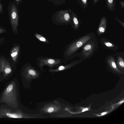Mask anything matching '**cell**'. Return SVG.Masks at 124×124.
Segmentation results:
<instances>
[{
  "mask_svg": "<svg viewBox=\"0 0 124 124\" xmlns=\"http://www.w3.org/2000/svg\"><path fill=\"white\" fill-rule=\"evenodd\" d=\"M116 55H114L116 57L117 59L116 61V64L117 67L122 69L124 68V53L122 52L116 53Z\"/></svg>",
  "mask_w": 124,
  "mask_h": 124,
  "instance_id": "obj_13",
  "label": "cell"
},
{
  "mask_svg": "<svg viewBox=\"0 0 124 124\" xmlns=\"http://www.w3.org/2000/svg\"><path fill=\"white\" fill-rule=\"evenodd\" d=\"M34 35L35 37L39 41L45 43H49L48 40L42 35L37 33H35Z\"/></svg>",
  "mask_w": 124,
  "mask_h": 124,
  "instance_id": "obj_16",
  "label": "cell"
},
{
  "mask_svg": "<svg viewBox=\"0 0 124 124\" xmlns=\"http://www.w3.org/2000/svg\"><path fill=\"white\" fill-rule=\"evenodd\" d=\"M72 11L69 9L56 12L52 16L53 23L57 25L71 24Z\"/></svg>",
  "mask_w": 124,
  "mask_h": 124,
  "instance_id": "obj_4",
  "label": "cell"
},
{
  "mask_svg": "<svg viewBox=\"0 0 124 124\" xmlns=\"http://www.w3.org/2000/svg\"><path fill=\"white\" fill-rule=\"evenodd\" d=\"M5 31L4 30L0 28V34L4 32Z\"/></svg>",
  "mask_w": 124,
  "mask_h": 124,
  "instance_id": "obj_23",
  "label": "cell"
},
{
  "mask_svg": "<svg viewBox=\"0 0 124 124\" xmlns=\"http://www.w3.org/2000/svg\"><path fill=\"white\" fill-rule=\"evenodd\" d=\"M1 101L13 108H16L18 107L16 88L14 82H11L2 94Z\"/></svg>",
  "mask_w": 124,
  "mask_h": 124,
  "instance_id": "obj_2",
  "label": "cell"
},
{
  "mask_svg": "<svg viewBox=\"0 0 124 124\" xmlns=\"http://www.w3.org/2000/svg\"><path fill=\"white\" fill-rule=\"evenodd\" d=\"M98 42L95 36L85 43L79 52L78 56L84 60L91 57L98 47Z\"/></svg>",
  "mask_w": 124,
  "mask_h": 124,
  "instance_id": "obj_3",
  "label": "cell"
},
{
  "mask_svg": "<svg viewBox=\"0 0 124 124\" xmlns=\"http://www.w3.org/2000/svg\"><path fill=\"white\" fill-rule=\"evenodd\" d=\"M81 23V21L78 16L73 11L71 24L72 28L75 30H77L79 28Z\"/></svg>",
  "mask_w": 124,
  "mask_h": 124,
  "instance_id": "obj_11",
  "label": "cell"
},
{
  "mask_svg": "<svg viewBox=\"0 0 124 124\" xmlns=\"http://www.w3.org/2000/svg\"><path fill=\"white\" fill-rule=\"evenodd\" d=\"M120 4L121 8H124V2L123 1H121L120 2Z\"/></svg>",
  "mask_w": 124,
  "mask_h": 124,
  "instance_id": "obj_21",
  "label": "cell"
},
{
  "mask_svg": "<svg viewBox=\"0 0 124 124\" xmlns=\"http://www.w3.org/2000/svg\"><path fill=\"white\" fill-rule=\"evenodd\" d=\"M100 0H92L93 4L94 5H95Z\"/></svg>",
  "mask_w": 124,
  "mask_h": 124,
  "instance_id": "obj_22",
  "label": "cell"
},
{
  "mask_svg": "<svg viewBox=\"0 0 124 124\" xmlns=\"http://www.w3.org/2000/svg\"><path fill=\"white\" fill-rule=\"evenodd\" d=\"M54 108L52 107H50L48 108L47 109V111L49 113L52 112L54 111Z\"/></svg>",
  "mask_w": 124,
  "mask_h": 124,
  "instance_id": "obj_19",
  "label": "cell"
},
{
  "mask_svg": "<svg viewBox=\"0 0 124 124\" xmlns=\"http://www.w3.org/2000/svg\"><path fill=\"white\" fill-rule=\"evenodd\" d=\"M88 110V108H85L84 109H83V110H82V112H83L84 111H86V110Z\"/></svg>",
  "mask_w": 124,
  "mask_h": 124,
  "instance_id": "obj_24",
  "label": "cell"
},
{
  "mask_svg": "<svg viewBox=\"0 0 124 124\" xmlns=\"http://www.w3.org/2000/svg\"><path fill=\"white\" fill-rule=\"evenodd\" d=\"M52 3L54 5L57 6L62 5L65 3V0H46Z\"/></svg>",
  "mask_w": 124,
  "mask_h": 124,
  "instance_id": "obj_18",
  "label": "cell"
},
{
  "mask_svg": "<svg viewBox=\"0 0 124 124\" xmlns=\"http://www.w3.org/2000/svg\"><path fill=\"white\" fill-rule=\"evenodd\" d=\"M37 64L40 68L44 66L47 65L53 67L62 63L65 61L62 59L52 58L44 56H40L38 58Z\"/></svg>",
  "mask_w": 124,
  "mask_h": 124,
  "instance_id": "obj_5",
  "label": "cell"
},
{
  "mask_svg": "<svg viewBox=\"0 0 124 124\" xmlns=\"http://www.w3.org/2000/svg\"><path fill=\"white\" fill-rule=\"evenodd\" d=\"M0 116L13 118H21L23 116V115L19 111H13L6 108H2L0 109Z\"/></svg>",
  "mask_w": 124,
  "mask_h": 124,
  "instance_id": "obj_7",
  "label": "cell"
},
{
  "mask_svg": "<svg viewBox=\"0 0 124 124\" xmlns=\"http://www.w3.org/2000/svg\"><path fill=\"white\" fill-rule=\"evenodd\" d=\"M93 32H89L75 39L65 47L63 57L66 60H72L78 56L79 51L86 42L95 36Z\"/></svg>",
  "mask_w": 124,
  "mask_h": 124,
  "instance_id": "obj_1",
  "label": "cell"
},
{
  "mask_svg": "<svg viewBox=\"0 0 124 124\" xmlns=\"http://www.w3.org/2000/svg\"><path fill=\"white\" fill-rule=\"evenodd\" d=\"M106 113V112H103L101 114L102 115H103Z\"/></svg>",
  "mask_w": 124,
  "mask_h": 124,
  "instance_id": "obj_26",
  "label": "cell"
},
{
  "mask_svg": "<svg viewBox=\"0 0 124 124\" xmlns=\"http://www.w3.org/2000/svg\"><path fill=\"white\" fill-rule=\"evenodd\" d=\"M107 19L108 18L104 16L101 18L97 31L98 36H100L105 32L107 27Z\"/></svg>",
  "mask_w": 124,
  "mask_h": 124,
  "instance_id": "obj_10",
  "label": "cell"
},
{
  "mask_svg": "<svg viewBox=\"0 0 124 124\" xmlns=\"http://www.w3.org/2000/svg\"><path fill=\"white\" fill-rule=\"evenodd\" d=\"M116 0H105L106 6L111 11H114L115 8Z\"/></svg>",
  "mask_w": 124,
  "mask_h": 124,
  "instance_id": "obj_15",
  "label": "cell"
},
{
  "mask_svg": "<svg viewBox=\"0 0 124 124\" xmlns=\"http://www.w3.org/2000/svg\"><path fill=\"white\" fill-rule=\"evenodd\" d=\"M83 60L81 59L77 60H75L70 63L65 65H61L59 66L57 69L54 70H54L55 71H60L64 70L66 69H67L71 67H73L82 62Z\"/></svg>",
  "mask_w": 124,
  "mask_h": 124,
  "instance_id": "obj_12",
  "label": "cell"
},
{
  "mask_svg": "<svg viewBox=\"0 0 124 124\" xmlns=\"http://www.w3.org/2000/svg\"><path fill=\"white\" fill-rule=\"evenodd\" d=\"M2 10V6L0 4V12Z\"/></svg>",
  "mask_w": 124,
  "mask_h": 124,
  "instance_id": "obj_25",
  "label": "cell"
},
{
  "mask_svg": "<svg viewBox=\"0 0 124 124\" xmlns=\"http://www.w3.org/2000/svg\"><path fill=\"white\" fill-rule=\"evenodd\" d=\"M115 19L118 23L123 27H124V22L120 19H118L117 17H115Z\"/></svg>",
  "mask_w": 124,
  "mask_h": 124,
  "instance_id": "obj_20",
  "label": "cell"
},
{
  "mask_svg": "<svg viewBox=\"0 0 124 124\" xmlns=\"http://www.w3.org/2000/svg\"><path fill=\"white\" fill-rule=\"evenodd\" d=\"M11 68L8 62L1 57L0 60V72H2L4 76L8 75L12 72Z\"/></svg>",
  "mask_w": 124,
  "mask_h": 124,
  "instance_id": "obj_8",
  "label": "cell"
},
{
  "mask_svg": "<svg viewBox=\"0 0 124 124\" xmlns=\"http://www.w3.org/2000/svg\"><path fill=\"white\" fill-rule=\"evenodd\" d=\"M17 2H18L20 0H16Z\"/></svg>",
  "mask_w": 124,
  "mask_h": 124,
  "instance_id": "obj_27",
  "label": "cell"
},
{
  "mask_svg": "<svg viewBox=\"0 0 124 124\" xmlns=\"http://www.w3.org/2000/svg\"><path fill=\"white\" fill-rule=\"evenodd\" d=\"M11 22L13 31L16 34L18 25V16L17 9L14 3L11 6Z\"/></svg>",
  "mask_w": 124,
  "mask_h": 124,
  "instance_id": "obj_6",
  "label": "cell"
},
{
  "mask_svg": "<svg viewBox=\"0 0 124 124\" xmlns=\"http://www.w3.org/2000/svg\"><path fill=\"white\" fill-rule=\"evenodd\" d=\"M100 41L101 44L106 49L114 51H116L118 49L117 45L107 39L102 37L100 39Z\"/></svg>",
  "mask_w": 124,
  "mask_h": 124,
  "instance_id": "obj_9",
  "label": "cell"
},
{
  "mask_svg": "<svg viewBox=\"0 0 124 124\" xmlns=\"http://www.w3.org/2000/svg\"><path fill=\"white\" fill-rule=\"evenodd\" d=\"M78 3L84 10L87 8L88 0H77Z\"/></svg>",
  "mask_w": 124,
  "mask_h": 124,
  "instance_id": "obj_17",
  "label": "cell"
},
{
  "mask_svg": "<svg viewBox=\"0 0 124 124\" xmlns=\"http://www.w3.org/2000/svg\"><path fill=\"white\" fill-rule=\"evenodd\" d=\"M19 46H16L14 47L11 51V55L13 61L15 62L18 56L19 51Z\"/></svg>",
  "mask_w": 124,
  "mask_h": 124,
  "instance_id": "obj_14",
  "label": "cell"
}]
</instances>
